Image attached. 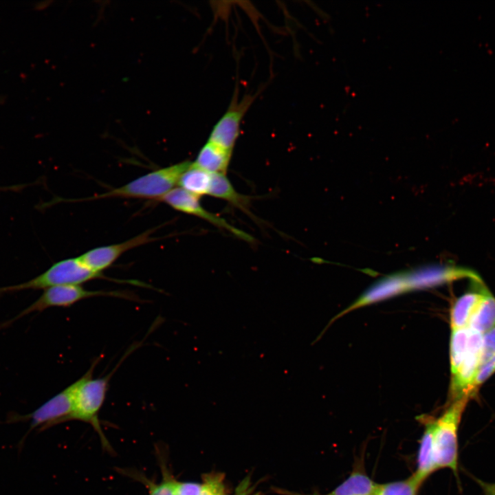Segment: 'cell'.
Returning a JSON list of instances; mask_svg holds the SVG:
<instances>
[{"label": "cell", "instance_id": "6da1fadb", "mask_svg": "<svg viewBox=\"0 0 495 495\" xmlns=\"http://www.w3.org/2000/svg\"><path fill=\"white\" fill-rule=\"evenodd\" d=\"M192 162L185 160L164 167L142 176L108 192L69 201H90L108 198L151 199L160 200L164 195L178 186L182 174L190 166Z\"/></svg>", "mask_w": 495, "mask_h": 495}, {"label": "cell", "instance_id": "7a4b0ae2", "mask_svg": "<svg viewBox=\"0 0 495 495\" xmlns=\"http://www.w3.org/2000/svg\"><path fill=\"white\" fill-rule=\"evenodd\" d=\"M94 279H106L119 283H129L143 287H148L147 284L140 280H120L107 277L102 272L91 270L79 257H76L59 261L40 275L26 282L0 287V294L30 289H45L60 285H80Z\"/></svg>", "mask_w": 495, "mask_h": 495}, {"label": "cell", "instance_id": "3957f363", "mask_svg": "<svg viewBox=\"0 0 495 495\" xmlns=\"http://www.w3.org/2000/svg\"><path fill=\"white\" fill-rule=\"evenodd\" d=\"M468 399L454 400L446 412L434 421L433 448L437 469L457 470L458 427Z\"/></svg>", "mask_w": 495, "mask_h": 495}, {"label": "cell", "instance_id": "277c9868", "mask_svg": "<svg viewBox=\"0 0 495 495\" xmlns=\"http://www.w3.org/2000/svg\"><path fill=\"white\" fill-rule=\"evenodd\" d=\"M133 346L118 362L111 373L102 377L92 379V375L100 358H96L85 373V378L78 387L74 402L73 410L67 420L79 419L98 428V412L103 404L112 374L123 360L136 348Z\"/></svg>", "mask_w": 495, "mask_h": 495}, {"label": "cell", "instance_id": "5b68a950", "mask_svg": "<svg viewBox=\"0 0 495 495\" xmlns=\"http://www.w3.org/2000/svg\"><path fill=\"white\" fill-rule=\"evenodd\" d=\"M98 296L138 300L136 296L126 291L89 290L80 285L55 286L45 289L40 297L20 313L14 320L32 312L41 311L53 307H68L80 300Z\"/></svg>", "mask_w": 495, "mask_h": 495}, {"label": "cell", "instance_id": "8992f818", "mask_svg": "<svg viewBox=\"0 0 495 495\" xmlns=\"http://www.w3.org/2000/svg\"><path fill=\"white\" fill-rule=\"evenodd\" d=\"M84 378L85 374L34 412L26 415L12 417L10 421L29 420L30 430H32L37 427L46 428L55 424L66 421L73 410L77 390Z\"/></svg>", "mask_w": 495, "mask_h": 495}, {"label": "cell", "instance_id": "52a82bcc", "mask_svg": "<svg viewBox=\"0 0 495 495\" xmlns=\"http://www.w3.org/2000/svg\"><path fill=\"white\" fill-rule=\"evenodd\" d=\"M199 200L200 197L177 187L170 190L159 201L164 202L177 211L197 217L219 229L226 230L243 241L254 243V239L252 235L233 226L219 215L204 208Z\"/></svg>", "mask_w": 495, "mask_h": 495}, {"label": "cell", "instance_id": "ba28073f", "mask_svg": "<svg viewBox=\"0 0 495 495\" xmlns=\"http://www.w3.org/2000/svg\"><path fill=\"white\" fill-rule=\"evenodd\" d=\"M234 94L226 112L214 125L207 141L229 151H233L240 133L242 120L255 96L246 94L241 100Z\"/></svg>", "mask_w": 495, "mask_h": 495}, {"label": "cell", "instance_id": "9c48e42d", "mask_svg": "<svg viewBox=\"0 0 495 495\" xmlns=\"http://www.w3.org/2000/svg\"><path fill=\"white\" fill-rule=\"evenodd\" d=\"M469 330L466 355L457 373L452 377L451 388L454 400L468 399L473 395L475 378L481 365L483 335Z\"/></svg>", "mask_w": 495, "mask_h": 495}, {"label": "cell", "instance_id": "30bf717a", "mask_svg": "<svg viewBox=\"0 0 495 495\" xmlns=\"http://www.w3.org/2000/svg\"><path fill=\"white\" fill-rule=\"evenodd\" d=\"M408 292L438 286L453 280L468 278L480 280L473 270L461 267L443 265H426L417 270L404 272Z\"/></svg>", "mask_w": 495, "mask_h": 495}, {"label": "cell", "instance_id": "8fae6325", "mask_svg": "<svg viewBox=\"0 0 495 495\" xmlns=\"http://www.w3.org/2000/svg\"><path fill=\"white\" fill-rule=\"evenodd\" d=\"M157 228L146 230L133 238L119 243L91 249L78 257L91 270L98 272H102L104 270L110 267L126 252L158 240L160 238L153 236L155 230Z\"/></svg>", "mask_w": 495, "mask_h": 495}, {"label": "cell", "instance_id": "7c38bea8", "mask_svg": "<svg viewBox=\"0 0 495 495\" xmlns=\"http://www.w3.org/2000/svg\"><path fill=\"white\" fill-rule=\"evenodd\" d=\"M408 292L404 272L385 276L370 287L357 300L336 318L355 309Z\"/></svg>", "mask_w": 495, "mask_h": 495}, {"label": "cell", "instance_id": "4fadbf2b", "mask_svg": "<svg viewBox=\"0 0 495 495\" xmlns=\"http://www.w3.org/2000/svg\"><path fill=\"white\" fill-rule=\"evenodd\" d=\"M232 154V151L207 141L192 164L210 174H226Z\"/></svg>", "mask_w": 495, "mask_h": 495}, {"label": "cell", "instance_id": "5bb4252c", "mask_svg": "<svg viewBox=\"0 0 495 495\" xmlns=\"http://www.w3.org/2000/svg\"><path fill=\"white\" fill-rule=\"evenodd\" d=\"M208 195L224 200L250 217L251 198L236 191L226 174H212Z\"/></svg>", "mask_w": 495, "mask_h": 495}, {"label": "cell", "instance_id": "9a60e30c", "mask_svg": "<svg viewBox=\"0 0 495 495\" xmlns=\"http://www.w3.org/2000/svg\"><path fill=\"white\" fill-rule=\"evenodd\" d=\"M485 290L481 283L479 290L467 292L456 300L450 312L452 330L468 327L470 320Z\"/></svg>", "mask_w": 495, "mask_h": 495}, {"label": "cell", "instance_id": "2e32d148", "mask_svg": "<svg viewBox=\"0 0 495 495\" xmlns=\"http://www.w3.org/2000/svg\"><path fill=\"white\" fill-rule=\"evenodd\" d=\"M434 421H429L422 437L418 455V466L413 474L422 483L437 468L433 448Z\"/></svg>", "mask_w": 495, "mask_h": 495}, {"label": "cell", "instance_id": "e0dca14e", "mask_svg": "<svg viewBox=\"0 0 495 495\" xmlns=\"http://www.w3.org/2000/svg\"><path fill=\"white\" fill-rule=\"evenodd\" d=\"M495 327V298L486 289L468 328L482 335Z\"/></svg>", "mask_w": 495, "mask_h": 495}, {"label": "cell", "instance_id": "ac0fdd59", "mask_svg": "<svg viewBox=\"0 0 495 495\" xmlns=\"http://www.w3.org/2000/svg\"><path fill=\"white\" fill-rule=\"evenodd\" d=\"M212 174L195 166H190L181 176L178 186L187 192L201 198L208 195Z\"/></svg>", "mask_w": 495, "mask_h": 495}, {"label": "cell", "instance_id": "d6986e66", "mask_svg": "<svg viewBox=\"0 0 495 495\" xmlns=\"http://www.w3.org/2000/svg\"><path fill=\"white\" fill-rule=\"evenodd\" d=\"M378 485L360 472H355L328 495H373Z\"/></svg>", "mask_w": 495, "mask_h": 495}, {"label": "cell", "instance_id": "ffe728a7", "mask_svg": "<svg viewBox=\"0 0 495 495\" xmlns=\"http://www.w3.org/2000/svg\"><path fill=\"white\" fill-rule=\"evenodd\" d=\"M470 330L468 327L452 329L450 339V367L452 376L460 368L466 355Z\"/></svg>", "mask_w": 495, "mask_h": 495}, {"label": "cell", "instance_id": "44dd1931", "mask_svg": "<svg viewBox=\"0 0 495 495\" xmlns=\"http://www.w3.org/2000/svg\"><path fill=\"white\" fill-rule=\"evenodd\" d=\"M421 484L412 475L405 481L378 485L373 495H416Z\"/></svg>", "mask_w": 495, "mask_h": 495}, {"label": "cell", "instance_id": "7402d4cb", "mask_svg": "<svg viewBox=\"0 0 495 495\" xmlns=\"http://www.w3.org/2000/svg\"><path fill=\"white\" fill-rule=\"evenodd\" d=\"M224 474L218 472L205 474L200 495H226Z\"/></svg>", "mask_w": 495, "mask_h": 495}, {"label": "cell", "instance_id": "603a6c76", "mask_svg": "<svg viewBox=\"0 0 495 495\" xmlns=\"http://www.w3.org/2000/svg\"><path fill=\"white\" fill-rule=\"evenodd\" d=\"M494 355H495V327L483 335V349L481 365L487 361Z\"/></svg>", "mask_w": 495, "mask_h": 495}, {"label": "cell", "instance_id": "cb8c5ba5", "mask_svg": "<svg viewBox=\"0 0 495 495\" xmlns=\"http://www.w3.org/2000/svg\"><path fill=\"white\" fill-rule=\"evenodd\" d=\"M494 372L495 355L480 366L475 378L474 387H477L486 381Z\"/></svg>", "mask_w": 495, "mask_h": 495}, {"label": "cell", "instance_id": "d4e9b609", "mask_svg": "<svg viewBox=\"0 0 495 495\" xmlns=\"http://www.w3.org/2000/svg\"><path fill=\"white\" fill-rule=\"evenodd\" d=\"M177 482L173 481H164L155 486L150 495H177Z\"/></svg>", "mask_w": 495, "mask_h": 495}, {"label": "cell", "instance_id": "484cf974", "mask_svg": "<svg viewBox=\"0 0 495 495\" xmlns=\"http://www.w3.org/2000/svg\"><path fill=\"white\" fill-rule=\"evenodd\" d=\"M201 485L195 483H178L177 495H200Z\"/></svg>", "mask_w": 495, "mask_h": 495}, {"label": "cell", "instance_id": "4316f807", "mask_svg": "<svg viewBox=\"0 0 495 495\" xmlns=\"http://www.w3.org/2000/svg\"><path fill=\"white\" fill-rule=\"evenodd\" d=\"M478 483L483 490L484 495H495V483H489L477 480Z\"/></svg>", "mask_w": 495, "mask_h": 495}, {"label": "cell", "instance_id": "83f0119b", "mask_svg": "<svg viewBox=\"0 0 495 495\" xmlns=\"http://www.w3.org/2000/svg\"><path fill=\"white\" fill-rule=\"evenodd\" d=\"M279 491H280V493H281V494H285V495H302V494H298V493L289 492V491H288V490H279Z\"/></svg>", "mask_w": 495, "mask_h": 495}, {"label": "cell", "instance_id": "f1b7e54d", "mask_svg": "<svg viewBox=\"0 0 495 495\" xmlns=\"http://www.w3.org/2000/svg\"><path fill=\"white\" fill-rule=\"evenodd\" d=\"M255 495H259V494H255Z\"/></svg>", "mask_w": 495, "mask_h": 495}]
</instances>
